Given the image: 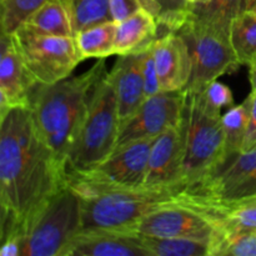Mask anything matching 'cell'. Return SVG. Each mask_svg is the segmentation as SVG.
Listing matches in <instances>:
<instances>
[{
	"mask_svg": "<svg viewBox=\"0 0 256 256\" xmlns=\"http://www.w3.org/2000/svg\"><path fill=\"white\" fill-rule=\"evenodd\" d=\"M66 184L65 172L40 138L28 108L0 116V242L20 252L22 229L39 208Z\"/></svg>",
	"mask_w": 256,
	"mask_h": 256,
	"instance_id": "cell-1",
	"label": "cell"
},
{
	"mask_svg": "<svg viewBox=\"0 0 256 256\" xmlns=\"http://www.w3.org/2000/svg\"><path fill=\"white\" fill-rule=\"evenodd\" d=\"M105 72V60L99 59L82 74L54 84H36L30 92L28 109L35 128L62 169L68 152L86 114L95 85Z\"/></svg>",
	"mask_w": 256,
	"mask_h": 256,
	"instance_id": "cell-2",
	"label": "cell"
},
{
	"mask_svg": "<svg viewBox=\"0 0 256 256\" xmlns=\"http://www.w3.org/2000/svg\"><path fill=\"white\" fill-rule=\"evenodd\" d=\"M79 194V192H78ZM82 229L132 230L152 212L184 202V188H135L82 192Z\"/></svg>",
	"mask_w": 256,
	"mask_h": 256,
	"instance_id": "cell-3",
	"label": "cell"
},
{
	"mask_svg": "<svg viewBox=\"0 0 256 256\" xmlns=\"http://www.w3.org/2000/svg\"><path fill=\"white\" fill-rule=\"evenodd\" d=\"M119 129L116 95L106 72L95 85L86 114L65 158V179L106 160L116 149Z\"/></svg>",
	"mask_w": 256,
	"mask_h": 256,
	"instance_id": "cell-4",
	"label": "cell"
},
{
	"mask_svg": "<svg viewBox=\"0 0 256 256\" xmlns=\"http://www.w3.org/2000/svg\"><path fill=\"white\" fill-rule=\"evenodd\" d=\"M222 112L210 106L202 92H186L184 110L182 185L192 189L224 160L225 136Z\"/></svg>",
	"mask_w": 256,
	"mask_h": 256,
	"instance_id": "cell-5",
	"label": "cell"
},
{
	"mask_svg": "<svg viewBox=\"0 0 256 256\" xmlns=\"http://www.w3.org/2000/svg\"><path fill=\"white\" fill-rule=\"evenodd\" d=\"M82 229V199L65 184L26 222L20 256H65L70 242Z\"/></svg>",
	"mask_w": 256,
	"mask_h": 256,
	"instance_id": "cell-6",
	"label": "cell"
},
{
	"mask_svg": "<svg viewBox=\"0 0 256 256\" xmlns=\"http://www.w3.org/2000/svg\"><path fill=\"white\" fill-rule=\"evenodd\" d=\"M192 58V76L185 92H202L210 82L239 69L240 62L230 42V32L195 19L192 15L178 30Z\"/></svg>",
	"mask_w": 256,
	"mask_h": 256,
	"instance_id": "cell-7",
	"label": "cell"
},
{
	"mask_svg": "<svg viewBox=\"0 0 256 256\" xmlns=\"http://www.w3.org/2000/svg\"><path fill=\"white\" fill-rule=\"evenodd\" d=\"M154 139L136 140L116 148L106 160L94 169L66 176V184L79 194L145 186L148 160Z\"/></svg>",
	"mask_w": 256,
	"mask_h": 256,
	"instance_id": "cell-8",
	"label": "cell"
},
{
	"mask_svg": "<svg viewBox=\"0 0 256 256\" xmlns=\"http://www.w3.org/2000/svg\"><path fill=\"white\" fill-rule=\"evenodd\" d=\"M14 38L25 66L36 84H54L66 79L82 62L75 36L40 35L18 29Z\"/></svg>",
	"mask_w": 256,
	"mask_h": 256,
	"instance_id": "cell-9",
	"label": "cell"
},
{
	"mask_svg": "<svg viewBox=\"0 0 256 256\" xmlns=\"http://www.w3.org/2000/svg\"><path fill=\"white\" fill-rule=\"evenodd\" d=\"M186 200L152 212L135 226L134 232L146 236L189 238L212 240L218 232L216 220L202 209L192 192Z\"/></svg>",
	"mask_w": 256,
	"mask_h": 256,
	"instance_id": "cell-10",
	"label": "cell"
},
{
	"mask_svg": "<svg viewBox=\"0 0 256 256\" xmlns=\"http://www.w3.org/2000/svg\"><path fill=\"white\" fill-rule=\"evenodd\" d=\"M186 92H160L145 99L130 119L120 124L116 148L132 142L156 138L182 122Z\"/></svg>",
	"mask_w": 256,
	"mask_h": 256,
	"instance_id": "cell-11",
	"label": "cell"
},
{
	"mask_svg": "<svg viewBox=\"0 0 256 256\" xmlns=\"http://www.w3.org/2000/svg\"><path fill=\"white\" fill-rule=\"evenodd\" d=\"M214 202H232L256 195V149L239 152L220 162L204 182L192 189Z\"/></svg>",
	"mask_w": 256,
	"mask_h": 256,
	"instance_id": "cell-12",
	"label": "cell"
},
{
	"mask_svg": "<svg viewBox=\"0 0 256 256\" xmlns=\"http://www.w3.org/2000/svg\"><path fill=\"white\" fill-rule=\"evenodd\" d=\"M182 156L184 126L182 122L180 125L165 130L154 139L148 160L145 186L184 188Z\"/></svg>",
	"mask_w": 256,
	"mask_h": 256,
	"instance_id": "cell-13",
	"label": "cell"
},
{
	"mask_svg": "<svg viewBox=\"0 0 256 256\" xmlns=\"http://www.w3.org/2000/svg\"><path fill=\"white\" fill-rule=\"evenodd\" d=\"M35 85L14 34H0V116L14 108H28Z\"/></svg>",
	"mask_w": 256,
	"mask_h": 256,
	"instance_id": "cell-14",
	"label": "cell"
},
{
	"mask_svg": "<svg viewBox=\"0 0 256 256\" xmlns=\"http://www.w3.org/2000/svg\"><path fill=\"white\" fill-rule=\"evenodd\" d=\"M65 256H150L142 235L132 230L82 229Z\"/></svg>",
	"mask_w": 256,
	"mask_h": 256,
	"instance_id": "cell-15",
	"label": "cell"
},
{
	"mask_svg": "<svg viewBox=\"0 0 256 256\" xmlns=\"http://www.w3.org/2000/svg\"><path fill=\"white\" fill-rule=\"evenodd\" d=\"M155 65L162 92L186 89L192 76V58L184 38L178 32L159 35L152 44Z\"/></svg>",
	"mask_w": 256,
	"mask_h": 256,
	"instance_id": "cell-16",
	"label": "cell"
},
{
	"mask_svg": "<svg viewBox=\"0 0 256 256\" xmlns=\"http://www.w3.org/2000/svg\"><path fill=\"white\" fill-rule=\"evenodd\" d=\"M144 52L119 55L109 72L116 95L120 124L130 119L146 99L142 79Z\"/></svg>",
	"mask_w": 256,
	"mask_h": 256,
	"instance_id": "cell-17",
	"label": "cell"
},
{
	"mask_svg": "<svg viewBox=\"0 0 256 256\" xmlns=\"http://www.w3.org/2000/svg\"><path fill=\"white\" fill-rule=\"evenodd\" d=\"M159 29L156 19L145 9H140L116 22L115 55H126L148 49L159 36Z\"/></svg>",
	"mask_w": 256,
	"mask_h": 256,
	"instance_id": "cell-18",
	"label": "cell"
},
{
	"mask_svg": "<svg viewBox=\"0 0 256 256\" xmlns=\"http://www.w3.org/2000/svg\"><path fill=\"white\" fill-rule=\"evenodd\" d=\"M210 202L212 216L222 230L256 232V195L232 202Z\"/></svg>",
	"mask_w": 256,
	"mask_h": 256,
	"instance_id": "cell-19",
	"label": "cell"
},
{
	"mask_svg": "<svg viewBox=\"0 0 256 256\" xmlns=\"http://www.w3.org/2000/svg\"><path fill=\"white\" fill-rule=\"evenodd\" d=\"M19 29L40 35L75 36L72 22L60 0H49L32 12Z\"/></svg>",
	"mask_w": 256,
	"mask_h": 256,
	"instance_id": "cell-20",
	"label": "cell"
},
{
	"mask_svg": "<svg viewBox=\"0 0 256 256\" xmlns=\"http://www.w3.org/2000/svg\"><path fill=\"white\" fill-rule=\"evenodd\" d=\"M115 34L116 22L112 20L92 25L76 32L75 42L82 59H105L110 55H115Z\"/></svg>",
	"mask_w": 256,
	"mask_h": 256,
	"instance_id": "cell-21",
	"label": "cell"
},
{
	"mask_svg": "<svg viewBox=\"0 0 256 256\" xmlns=\"http://www.w3.org/2000/svg\"><path fill=\"white\" fill-rule=\"evenodd\" d=\"M250 0H209L192 5V16L230 32L232 20L249 12Z\"/></svg>",
	"mask_w": 256,
	"mask_h": 256,
	"instance_id": "cell-22",
	"label": "cell"
},
{
	"mask_svg": "<svg viewBox=\"0 0 256 256\" xmlns=\"http://www.w3.org/2000/svg\"><path fill=\"white\" fill-rule=\"evenodd\" d=\"M142 239L150 256H210L209 240L146 235H142Z\"/></svg>",
	"mask_w": 256,
	"mask_h": 256,
	"instance_id": "cell-23",
	"label": "cell"
},
{
	"mask_svg": "<svg viewBox=\"0 0 256 256\" xmlns=\"http://www.w3.org/2000/svg\"><path fill=\"white\" fill-rule=\"evenodd\" d=\"M230 42L240 65L256 62V15L246 12L232 20L230 25Z\"/></svg>",
	"mask_w": 256,
	"mask_h": 256,
	"instance_id": "cell-24",
	"label": "cell"
},
{
	"mask_svg": "<svg viewBox=\"0 0 256 256\" xmlns=\"http://www.w3.org/2000/svg\"><path fill=\"white\" fill-rule=\"evenodd\" d=\"M142 9L156 19L160 29L178 32L186 22L192 12V4L188 0H140Z\"/></svg>",
	"mask_w": 256,
	"mask_h": 256,
	"instance_id": "cell-25",
	"label": "cell"
},
{
	"mask_svg": "<svg viewBox=\"0 0 256 256\" xmlns=\"http://www.w3.org/2000/svg\"><path fill=\"white\" fill-rule=\"evenodd\" d=\"M72 22L74 34L100 22H110L109 0H60Z\"/></svg>",
	"mask_w": 256,
	"mask_h": 256,
	"instance_id": "cell-26",
	"label": "cell"
},
{
	"mask_svg": "<svg viewBox=\"0 0 256 256\" xmlns=\"http://www.w3.org/2000/svg\"><path fill=\"white\" fill-rule=\"evenodd\" d=\"M250 114V95L239 105H232L222 116L225 136V158L242 152ZM222 160V162H224Z\"/></svg>",
	"mask_w": 256,
	"mask_h": 256,
	"instance_id": "cell-27",
	"label": "cell"
},
{
	"mask_svg": "<svg viewBox=\"0 0 256 256\" xmlns=\"http://www.w3.org/2000/svg\"><path fill=\"white\" fill-rule=\"evenodd\" d=\"M210 256H256V232H228L218 228Z\"/></svg>",
	"mask_w": 256,
	"mask_h": 256,
	"instance_id": "cell-28",
	"label": "cell"
},
{
	"mask_svg": "<svg viewBox=\"0 0 256 256\" xmlns=\"http://www.w3.org/2000/svg\"><path fill=\"white\" fill-rule=\"evenodd\" d=\"M49 0H0L2 34H14L25 20Z\"/></svg>",
	"mask_w": 256,
	"mask_h": 256,
	"instance_id": "cell-29",
	"label": "cell"
},
{
	"mask_svg": "<svg viewBox=\"0 0 256 256\" xmlns=\"http://www.w3.org/2000/svg\"><path fill=\"white\" fill-rule=\"evenodd\" d=\"M205 100L212 108L218 112H222V108L232 106L234 105V96L229 86L220 82L219 80H214L202 90Z\"/></svg>",
	"mask_w": 256,
	"mask_h": 256,
	"instance_id": "cell-30",
	"label": "cell"
},
{
	"mask_svg": "<svg viewBox=\"0 0 256 256\" xmlns=\"http://www.w3.org/2000/svg\"><path fill=\"white\" fill-rule=\"evenodd\" d=\"M142 79H144V89L146 98L162 92V86H160L159 76H158L154 54H152V45L145 49L144 56H142Z\"/></svg>",
	"mask_w": 256,
	"mask_h": 256,
	"instance_id": "cell-31",
	"label": "cell"
},
{
	"mask_svg": "<svg viewBox=\"0 0 256 256\" xmlns=\"http://www.w3.org/2000/svg\"><path fill=\"white\" fill-rule=\"evenodd\" d=\"M140 9H142L140 0H109L110 16L115 22L126 19Z\"/></svg>",
	"mask_w": 256,
	"mask_h": 256,
	"instance_id": "cell-32",
	"label": "cell"
},
{
	"mask_svg": "<svg viewBox=\"0 0 256 256\" xmlns=\"http://www.w3.org/2000/svg\"><path fill=\"white\" fill-rule=\"evenodd\" d=\"M249 95H250L249 122H248L246 135H245L242 152H250V150L256 149V90H252Z\"/></svg>",
	"mask_w": 256,
	"mask_h": 256,
	"instance_id": "cell-33",
	"label": "cell"
},
{
	"mask_svg": "<svg viewBox=\"0 0 256 256\" xmlns=\"http://www.w3.org/2000/svg\"><path fill=\"white\" fill-rule=\"evenodd\" d=\"M249 79L252 82V90H256V62L249 65Z\"/></svg>",
	"mask_w": 256,
	"mask_h": 256,
	"instance_id": "cell-34",
	"label": "cell"
},
{
	"mask_svg": "<svg viewBox=\"0 0 256 256\" xmlns=\"http://www.w3.org/2000/svg\"><path fill=\"white\" fill-rule=\"evenodd\" d=\"M249 12L256 15V0H250L249 4Z\"/></svg>",
	"mask_w": 256,
	"mask_h": 256,
	"instance_id": "cell-35",
	"label": "cell"
},
{
	"mask_svg": "<svg viewBox=\"0 0 256 256\" xmlns=\"http://www.w3.org/2000/svg\"><path fill=\"white\" fill-rule=\"evenodd\" d=\"M188 2L192 5H196V4H202V2H209V0H188Z\"/></svg>",
	"mask_w": 256,
	"mask_h": 256,
	"instance_id": "cell-36",
	"label": "cell"
}]
</instances>
